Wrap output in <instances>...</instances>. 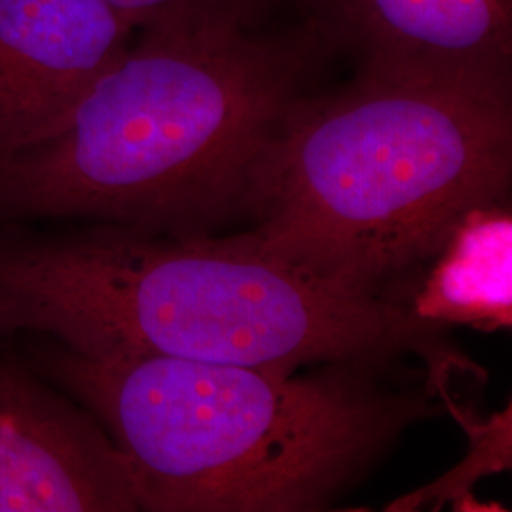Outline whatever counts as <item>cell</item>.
<instances>
[{"label": "cell", "instance_id": "obj_1", "mask_svg": "<svg viewBox=\"0 0 512 512\" xmlns=\"http://www.w3.org/2000/svg\"><path fill=\"white\" fill-rule=\"evenodd\" d=\"M0 332L44 334L90 359L296 372L403 353L435 359L439 327L393 298L327 285L245 232L164 236L90 224L0 236Z\"/></svg>", "mask_w": 512, "mask_h": 512}, {"label": "cell", "instance_id": "obj_2", "mask_svg": "<svg viewBox=\"0 0 512 512\" xmlns=\"http://www.w3.org/2000/svg\"><path fill=\"white\" fill-rule=\"evenodd\" d=\"M40 359L107 429L148 512L329 511L410 427L442 412L435 384L395 382L393 361L298 376L61 346Z\"/></svg>", "mask_w": 512, "mask_h": 512}, {"label": "cell", "instance_id": "obj_3", "mask_svg": "<svg viewBox=\"0 0 512 512\" xmlns=\"http://www.w3.org/2000/svg\"><path fill=\"white\" fill-rule=\"evenodd\" d=\"M311 61L243 27L141 31L59 128L0 158V222L211 234L241 217L251 167L308 93Z\"/></svg>", "mask_w": 512, "mask_h": 512}, {"label": "cell", "instance_id": "obj_4", "mask_svg": "<svg viewBox=\"0 0 512 512\" xmlns=\"http://www.w3.org/2000/svg\"><path fill=\"white\" fill-rule=\"evenodd\" d=\"M512 101L368 74L306 93L251 167L258 249L336 289L385 296L463 219L509 200Z\"/></svg>", "mask_w": 512, "mask_h": 512}, {"label": "cell", "instance_id": "obj_5", "mask_svg": "<svg viewBox=\"0 0 512 512\" xmlns=\"http://www.w3.org/2000/svg\"><path fill=\"white\" fill-rule=\"evenodd\" d=\"M361 73L512 101V0H306Z\"/></svg>", "mask_w": 512, "mask_h": 512}, {"label": "cell", "instance_id": "obj_6", "mask_svg": "<svg viewBox=\"0 0 512 512\" xmlns=\"http://www.w3.org/2000/svg\"><path fill=\"white\" fill-rule=\"evenodd\" d=\"M128 461L101 421L0 363V512H133Z\"/></svg>", "mask_w": 512, "mask_h": 512}, {"label": "cell", "instance_id": "obj_7", "mask_svg": "<svg viewBox=\"0 0 512 512\" xmlns=\"http://www.w3.org/2000/svg\"><path fill=\"white\" fill-rule=\"evenodd\" d=\"M133 33L107 0H0V158L59 128Z\"/></svg>", "mask_w": 512, "mask_h": 512}, {"label": "cell", "instance_id": "obj_8", "mask_svg": "<svg viewBox=\"0 0 512 512\" xmlns=\"http://www.w3.org/2000/svg\"><path fill=\"white\" fill-rule=\"evenodd\" d=\"M512 219L505 203L469 213L433 260L412 313L433 325L509 327Z\"/></svg>", "mask_w": 512, "mask_h": 512}, {"label": "cell", "instance_id": "obj_9", "mask_svg": "<svg viewBox=\"0 0 512 512\" xmlns=\"http://www.w3.org/2000/svg\"><path fill=\"white\" fill-rule=\"evenodd\" d=\"M135 31L164 27L251 29L275 0H107Z\"/></svg>", "mask_w": 512, "mask_h": 512}]
</instances>
